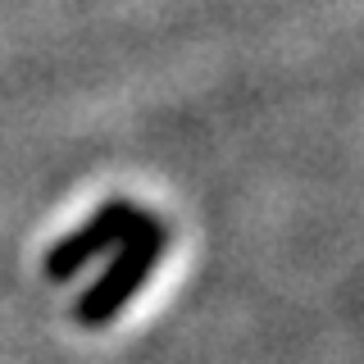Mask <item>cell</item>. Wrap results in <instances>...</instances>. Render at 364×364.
<instances>
[{
    "mask_svg": "<svg viewBox=\"0 0 364 364\" xmlns=\"http://www.w3.org/2000/svg\"><path fill=\"white\" fill-rule=\"evenodd\" d=\"M164 246H168L164 223L151 219V214H141L132 232L105 255V269L91 278V287L73 301V318L82 328H109L114 318L136 301V291L151 282V273L159 269Z\"/></svg>",
    "mask_w": 364,
    "mask_h": 364,
    "instance_id": "6da1fadb",
    "label": "cell"
},
{
    "mask_svg": "<svg viewBox=\"0 0 364 364\" xmlns=\"http://www.w3.org/2000/svg\"><path fill=\"white\" fill-rule=\"evenodd\" d=\"M136 219H141V210H136L132 200L100 205L87 223H77L73 232H64L60 242L50 246V255H46V278H50V282H68L73 273H82L91 259L109 255V250L136 228Z\"/></svg>",
    "mask_w": 364,
    "mask_h": 364,
    "instance_id": "7a4b0ae2",
    "label": "cell"
}]
</instances>
